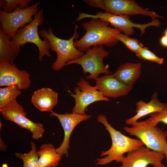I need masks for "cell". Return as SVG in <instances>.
I'll return each instance as SVG.
<instances>
[{"mask_svg": "<svg viewBox=\"0 0 167 167\" xmlns=\"http://www.w3.org/2000/svg\"><path fill=\"white\" fill-rule=\"evenodd\" d=\"M109 24L107 22L93 18L83 23L82 27L86 32L81 38L74 41L75 47L79 51L83 52L92 46L115 45L118 42L115 36L121 32L117 28L109 27Z\"/></svg>", "mask_w": 167, "mask_h": 167, "instance_id": "1", "label": "cell"}, {"mask_svg": "<svg viewBox=\"0 0 167 167\" xmlns=\"http://www.w3.org/2000/svg\"><path fill=\"white\" fill-rule=\"evenodd\" d=\"M96 119L97 122L102 123L109 133L112 143L109 150L101 152V156H105L96 159V164L104 165L113 161L121 162L125 157V153L144 146L140 139L127 136L115 129L108 122L105 115L100 114Z\"/></svg>", "mask_w": 167, "mask_h": 167, "instance_id": "2", "label": "cell"}, {"mask_svg": "<svg viewBox=\"0 0 167 167\" xmlns=\"http://www.w3.org/2000/svg\"><path fill=\"white\" fill-rule=\"evenodd\" d=\"M131 126L123 127V130L130 135L136 137L146 147L164 154L167 162V131L157 127L150 118L136 121Z\"/></svg>", "mask_w": 167, "mask_h": 167, "instance_id": "3", "label": "cell"}, {"mask_svg": "<svg viewBox=\"0 0 167 167\" xmlns=\"http://www.w3.org/2000/svg\"><path fill=\"white\" fill-rule=\"evenodd\" d=\"M78 28L77 24L75 25L73 35L68 40L56 36L50 27L46 31L43 29L39 31V34L41 36L49 40L50 50L57 54V58L51 66L54 71H59L65 66L67 62L79 58L84 54L83 52L78 50L74 45V40L79 36L77 31Z\"/></svg>", "mask_w": 167, "mask_h": 167, "instance_id": "4", "label": "cell"}, {"mask_svg": "<svg viewBox=\"0 0 167 167\" xmlns=\"http://www.w3.org/2000/svg\"><path fill=\"white\" fill-rule=\"evenodd\" d=\"M44 20L43 9L41 8L34 16L33 20L19 28L11 39L14 43L20 47L24 46L28 42L35 44L38 49V59L40 61L45 55L51 56L49 40L46 38L41 40L39 35L38 27L43 24Z\"/></svg>", "mask_w": 167, "mask_h": 167, "instance_id": "5", "label": "cell"}, {"mask_svg": "<svg viewBox=\"0 0 167 167\" xmlns=\"http://www.w3.org/2000/svg\"><path fill=\"white\" fill-rule=\"evenodd\" d=\"M109 54L103 45L94 46L87 50L86 53L79 58L67 62L65 66L79 64L82 66L84 74H90L86 79H95L101 74H111V71L108 69V65L105 66L103 62L104 58L107 57Z\"/></svg>", "mask_w": 167, "mask_h": 167, "instance_id": "6", "label": "cell"}, {"mask_svg": "<svg viewBox=\"0 0 167 167\" xmlns=\"http://www.w3.org/2000/svg\"><path fill=\"white\" fill-rule=\"evenodd\" d=\"M88 18H98L102 21L107 22L115 28L119 29L121 32L129 36L134 33V28L139 29L142 36L145 33V30L147 27L151 26L158 27L161 24L160 22L157 19L152 20L148 23L140 24L133 22L130 20L129 16L115 15L101 11L98 12L95 15L80 12L75 19V21H79Z\"/></svg>", "mask_w": 167, "mask_h": 167, "instance_id": "7", "label": "cell"}, {"mask_svg": "<svg viewBox=\"0 0 167 167\" xmlns=\"http://www.w3.org/2000/svg\"><path fill=\"white\" fill-rule=\"evenodd\" d=\"M41 2H36L33 5L24 9L18 8L12 12H6L0 10V26L10 39L16 34L18 29L30 23L33 16L40 10Z\"/></svg>", "mask_w": 167, "mask_h": 167, "instance_id": "8", "label": "cell"}, {"mask_svg": "<svg viewBox=\"0 0 167 167\" xmlns=\"http://www.w3.org/2000/svg\"><path fill=\"white\" fill-rule=\"evenodd\" d=\"M0 112L5 120L16 124L22 128L29 131L32 134L33 139H38L42 137L45 131L43 124L40 122H34L28 118L26 112L17 100L0 109Z\"/></svg>", "mask_w": 167, "mask_h": 167, "instance_id": "9", "label": "cell"}, {"mask_svg": "<svg viewBox=\"0 0 167 167\" xmlns=\"http://www.w3.org/2000/svg\"><path fill=\"white\" fill-rule=\"evenodd\" d=\"M74 90L75 94L69 90V95L75 100V105L72 109V113L85 114V110L90 104L96 101H108L109 99L104 97L101 93L91 86L89 83L81 78Z\"/></svg>", "mask_w": 167, "mask_h": 167, "instance_id": "10", "label": "cell"}, {"mask_svg": "<svg viewBox=\"0 0 167 167\" xmlns=\"http://www.w3.org/2000/svg\"><path fill=\"white\" fill-rule=\"evenodd\" d=\"M102 9L105 12L128 16L141 15L150 17L152 20L163 17L155 12L148 11L133 0H103Z\"/></svg>", "mask_w": 167, "mask_h": 167, "instance_id": "11", "label": "cell"}, {"mask_svg": "<svg viewBox=\"0 0 167 167\" xmlns=\"http://www.w3.org/2000/svg\"><path fill=\"white\" fill-rule=\"evenodd\" d=\"M30 75L26 71L19 70L16 65L0 60V87L17 85L21 90L29 88Z\"/></svg>", "mask_w": 167, "mask_h": 167, "instance_id": "12", "label": "cell"}, {"mask_svg": "<svg viewBox=\"0 0 167 167\" xmlns=\"http://www.w3.org/2000/svg\"><path fill=\"white\" fill-rule=\"evenodd\" d=\"M165 158L162 153L143 146L127 153L121 161L120 167H147L162 163Z\"/></svg>", "mask_w": 167, "mask_h": 167, "instance_id": "13", "label": "cell"}, {"mask_svg": "<svg viewBox=\"0 0 167 167\" xmlns=\"http://www.w3.org/2000/svg\"><path fill=\"white\" fill-rule=\"evenodd\" d=\"M50 115L58 118L64 131V136L62 142L56 149V150L61 157L65 155L67 157L69 156L68 150L69 148L70 139L72 131L78 124L89 119L91 116L86 114H81L73 113L59 114L53 111L50 113Z\"/></svg>", "mask_w": 167, "mask_h": 167, "instance_id": "14", "label": "cell"}, {"mask_svg": "<svg viewBox=\"0 0 167 167\" xmlns=\"http://www.w3.org/2000/svg\"><path fill=\"white\" fill-rule=\"evenodd\" d=\"M96 89L107 98H117L127 95L133 87L125 85L119 81L113 74H105L95 79Z\"/></svg>", "mask_w": 167, "mask_h": 167, "instance_id": "15", "label": "cell"}, {"mask_svg": "<svg viewBox=\"0 0 167 167\" xmlns=\"http://www.w3.org/2000/svg\"><path fill=\"white\" fill-rule=\"evenodd\" d=\"M58 93L50 88H43L34 91L31 102L40 111H53L58 102Z\"/></svg>", "mask_w": 167, "mask_h": 167, "instance_id": "16", "label": "cell"}, {"mask_svg": "<svg viewBox=\"0 0 167 167\" xmlns=\"http://www.w3.org/2000/svg\"><path fill=\"white\" fill-rule=\"evenodd\" d=\"M165 103L161 102L158 98V93L155 91L152 95L151 100L147 103L140 100L136 102V114L126 120V124L131 125L141 118L149 114L161 111L166 105Z\"/></svg>", "mask_w": 167, "mask_h": 167, "instance_id": "17", "label": "cell"}, {"mask_svg": "<svg viewBox=\"0 0 167 167\" xmlns=\"http://www.w3.org/2000/svg\"><path fill=\"white\" fill-rule=\"evenodd\" d=\"M141 64L127 62L117 68L113 74L122 84L133 86L141 74Z\"/></svg>", "mask_w": 167, "mask_h": 167, "instance_id": "18", "label": "cell"}, {"mask_svg": "<svg viewBox=\"0 0 167 167\" xmlns=\"http://www.w3.org/2000/svg\"><path fill=\"white\" fill-rule=\"evenodd\" d=\"M18 46L8 38L0 27V60H5L11 64L14 62L21 51Z\"/></svg>", "mask_w": 167, "mask_h": 167, "instance_id": "19", "label": "cell"}, {"mask_svg": "<svg viewBox=\"0 0 167 167\" xmlns=\"http://www.w3.org/2000/svg\"><path fill=\"white\" fill-rule=\"evenodd\" d=\"M37 152L39 156L38 167H55L58 165L61 160V156L51 143L42 144Z\"/></svg>", "mask_w": 167, "mask_h": 167, "instance_id": "20", "label": "cell"}, {"mask_svg": "<svg viewBox=\"0 0 167 167\" xmlns=\"http://www.w3.org/2000/svg\"><path fill=\"white\" fill-rule=\"evenodd\" d=\"M18 86L13 85L0 88V109L5 107L12 101L16 100L21 94Z\"/></svg>", "mask_w": 167, "mask_h": 167, "instance_id": "21", "label": "cell"}, {"mask_svg": "<svg viewBox=\"0 0 167 167\" xmlns=\"http://www.w3.org/2000/svg\"><path fill=\"white\" fill-rule=\"evenodd\" d=\"M31 149L26 153L16 152L15 156L22 160L23 162V167H38L39 156L37 153L36 143L31 141Z\"/></svg>", "mask_w": 167, "mask_h": 167, "instance_id": "22", "label": "cell"}, {"mask_svg": "<svg viewBox=\"0 0 167 167\" xmlns=\"http://www.w3.org/2000/svg\"><path fill=\"white\" fill-rule=\"evenodd\" d=\"M33 0H0V8L4 11L10 13L18 8L24 9L29 6V3Z\"/></svg>", "mask_w": 167, "mask_h": 167, "instance_id": "23", "label": "cell"}, {"mask_svg": "<svg viewBox=\"0 0 167 167\" xmlns=\"http://www.w3.org/2000/svg\"><path fill=\"white\" fill-rule=\"evenodd\" d=\"M115 38L117 41L122 42L128 49L135 54L143 47V45L137 40L131 38L121 32L116 34Z\"/></svg>", "mask_w": 167, "mask_h": 167, "instance_id": "24", "label": "cell"}, {"mask_svg": "<svg viewBox=\"0 0 167 167\" xmlns=\"http://www.w3.org/2000/svg\"><path fill=\"white\" fill-rule=\"evenodd\" d=\"M135 54L140 59L154 62L160 64H162L164 62L163 58L157 56L147 47H142Z\"/></svg>", "mask_w": 167, "mask_h": 167, "instance_id": "25", "label": "cell"}, {"mask_svg": "<svg viewBox=\"0 0 167 167\" xmlns=\"http://www.w3.org/2000/svg\"><path fill=\"white\" fill-rule=\"evenodd\" d=\"M150 116L154 125H157L158 123L162 122L167 125V103L161 111L152 113Z\"/></svg>", "mask_w": 167, "mask_h": 167, "instance_id": "26", "label": "cell"}, {"mask_svg": "<svg viewBox=\"0 0 167 167\" xmlns=\"http://www.w3.org/2000/svg\"><path fill=\"white\" fill-rule=\"evenodd\" d=\"M160 42L163 46L167 47V36L165 35L162 36L160 39Z\"/></svg>", "mask_w": 167, "mask_h": 167, "instance_id": "27", "label": "cell"}, {"mask_svg": "<svg viewBox=\"0 0 167 167\" xmlns=\"http://www.w3.org/2000/svg\"><path fill=\"white\" fill-rule=\"evenodd\" d=\"M0 145L1 151H4L6 150V146L3 140L1 138L0 139Z\"/></svg>", "mask_w": 167, "mask_h": 167, "instance_id": "28", "label": "cell"}, {"mask_svg": "<svg viewBox=\"0 0 167 167\" xmlns=\"http://www.w3.org/2000/svg\"><path fill=\"white\" fill-rule=\"evenodd\" d=\"M153 167H167L162 163L153 166Z\"/></svg>", "mask_w": 167, "mask_h": 167, "instance_id": "29", "label": "cell"}, {"mask_svg": "<svg viewBox=\"0 0 167 167\" xmlns=\"http://www.w3.org/2000/svg\"><path fill=\"white\" fill-rule=\"evenodd\" d=\"M164 33H165L164 35H165L166 36H167V29H166V30L165 31Z\"/></svg>", "mask_w": 167, "mask_h": 167, "instance_id": "30", "label": "cell"}]
</instances>
